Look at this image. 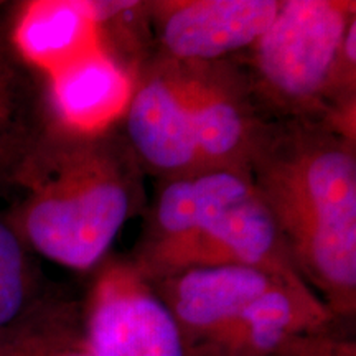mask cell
Wrapping results in <instances>:
<instances>
[{
	"mask_svg": "<svg viewBox=\"0 0 356 356\" xmlns=\"http://www.w3.org/2000/svg\"><path fill=\"white\" fill-rule=\"evenodd\" d=\"M246 175L296 273L338 323L356 315V126L332 115L267 119Z\"/></svg>",
	"mask_w": 356,
	"mask_h": 356,
	"instance_id": "cell-1",
	"label": "cell"
},
{
	"mask_svg": "<svg viewBox=\"0 0 356 356\" xmlns=\"http://www.w3.org/2000/svg\"><path fill=\"white\" fill-rule=\"evenodd\" d=\"M144 173L119 124L78 132L50 119L13 177L22 197L6 218L30 251L88 273L144 208Z\"/></svg>",
	"mask_w": 356,
	"mask_h": 356,
	"instance_id": "cell-2",
	"label": "cell"
},
{
	"mask_svg": "<svg viewBox=\"0 0 356 356\" xmlns=\"http://www.w3.org/2000/svg\"><path fill=\"white\" fill-rule=\"evenodd\" d=\"M127 259L150 284L221 266L297 275L248 175L229 170L159 180L142 236Z\"/></svg>",
	"mask_w": 356,
	"mask_h": 356,
	"instance_id": "cell-3",
	"label": "cell"
},
{
	"mask_svg": "<svg viewBox=\"0 0 356 356\" xmlns=\"http://www.w3.org/2000/svg\"><path fill=\"white\" fill-rule=\"evenodd\" d=\"M353 0H280L249 50L233 56L267 119L330 115L328 96Z\"/></svg>",
	"mask_w": 356,
	"mask_h": 356,
	"instance_id": "cell-4",
	"label": "cell"
},
{
	"mask_svg": "<svg viewBox=\"0 0 356 356\" xmlns=\"http://www.w3.org/2000/svg\"><path fill=\"white\" fill-rule=\"evenodd\" d=\"M81 322L91 356H186L172 312L127 257L97 267Z\"/></svg>",
	"mask_w": 356,
	"mask_h": 356,
	"instance_id": "cell-5",
	"label": "cell"
},
{
	"mask_svg": "<svg viewBox=\"0 0 356 356\" xmlns=\"http://www.w3.org/2000/svg\"><path fill=\"white\" fill-rule=\"evenodd\" d=\"M279 7L280 0H152L145 15L155 55L213 63L249 50Z\"/></svg>",
	"mask_w": 356,
	"mask_h": 356,
	"instance_id": "cell-6",
	"label": "cell"
},
{
	"mask_svg": "<svg viewBox=\"0 0 356 356\" xmlns=\"http://www.w3.org/2000/svg\"><path fill=\"white\" fill-rule=\"evenodd\" d=\"M284 275L259 267L221 266L190 269L154 282L181 332L185 350L207 340ZM300 279V277H299Z\"/></svg>",
	"mask_w": 356,
	"mask_h": 356,
	"instance_id": "cell-7",
	"label": "cell"
},
{
	"mask_svg": "<svg viewBox=\"0 0 356 356\" xmlns=\"http://www.w3.org/2000/svg\"><path fill=\"white\" fill-rule=\"evenodd\" d=\"M50 119L78 132L118 126L131 101L136 76L101 48L44 76Z\"/></svg>",
	"mask_w": 356,
	"mask_h": 356,
	"instance_id": "cell-8",
	"label": "cell"
},
{
	"mask_svg": "<svg viewBox=\"0 0 356 356\" xmlns=\"http://www.w3.org/2000/svg\"><path fill=\"white\" fill-rule=\"evenodd\" d=\"M15 50L43 76L101 48L99 30L84 0H40L24 3L10 26Z\"/></svg>",
	"mask_w": 356,
	"mask_h": 356,
	"instance_id": "cell-9",
	"label": "cell"
},
{
	"mask_svg": "<svg viewBox=\"0 0 356 356\" xmlns=\"http://www.w3.org/2000/svg\"><path fill=\"white\" fill-rule=\"evenodd\" d=\"M13 47L0 38V186H10L50 122L47 84Z\"/></svg>",
	"mask_w": 356,
	"mask_h": 356,
	"instance_id": "cell-10",
	"label": "cell"
},
{
	"mask_svg": "<svg viewBox=\"0 0 356 356\" xmlns=\"http://www.w3.org/2000/svg\"><path fill=\"white\" fill-rule=\"evenodd\" d=\"M81 338L76 304L42 299L24 318L0 330V356H56Z\"/></svg>",
	"mask_w": 356,
	"mask_h": 356,
	"instance_id": "cell-11",
	"label": "cell"
},
{
	"mask_svg": "<svg viewBox=\"0 0 356 356\" xmlns=\"http://www.w3.org/2000/svg\"><path fill=\"white\" fill-rule=\"evenodd\" d=\"M32 251L0 213V330L17 323L38 304Z\"/></svg>",
	"mask_w": 356,
	"mask_h": 356,
	"instance_id": "cell-12",
	"label": "cell"
},
{
	"mask_svg": "<svg viewBox=\"0 0 356 356\" xmlns=\"http://www.w3.org/2000/svg\"><path fill=\"white\" fill-rule=\"evenodd\" d=\"M302 356H356V343L340 325L315 337Z\"/></svg>",
	"mask_w": 356,
	"mask_h": 356,
	"instance_id": "cell-13",
	"label": "cell"
},
{
	"mask_svg": "<svg viewBox=\"0 0 356 356\" xmlns=\"http://www.w3.org/2000/svg\"><path fill=\"white\" fill-rule=\"evenodd\" d=\"M56 356H91V355H89V351L86 350V346H84V341L81 338V340L76 341L74 345L68 346V348H65L61 353H58Z\"/></svg>",
	"mask_w": 356,
	"mask_h": 356,
	"instance_id": "cell-14",
	"label": "cell"
},
{
	"mask_svg": "<svg viewBox=\"0 0 356 356\" xmlns=\"http://www.w3.org/2000/svg\"><path fill=\"white\" fill-rule=\"evenodd\" d=\"M0 6H2V3H0ZM8 33V30L6 32V25H3V20L0 19V38L2 37H6V35Z\"/></svg>",
	"mask_w": 356,
	"mask_h": 356,
	"instance_id": "cell-15",
	"label": "cell"
}]
</instances>
